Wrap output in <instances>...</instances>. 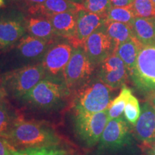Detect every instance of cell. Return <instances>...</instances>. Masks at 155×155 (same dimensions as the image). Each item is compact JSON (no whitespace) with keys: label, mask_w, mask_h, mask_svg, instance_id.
I'll use <instances>...</instances> for the list:
<instances>
[{"label":"cell","mask_w":155,"mask_h":155,"mask_svg":"<svg viewBox=\"0 0 155 155\" xmlns=\"http://www.w3.org/2000/svg\"><path fill=\"white\" fill-rule=\"evenodd\" d=\"M2 138L15 150L41 147H54L61 142L58 134L45 122L16 116Z\"/></svg>","instance_id":"obj_1"},{"label":"cell","mask_w":155,"mask_h":155,"mask_svg":"<svg viewBox=\"0 0 155 155\" xmlns=\"http://www.w3.org/2000/svg\"><path fill=\"white\" fill-rule=\"evenodd\" d=\"M113 91L98 76L91 78L71 95L74 112L93 114L107 110Z\"/></svg>","instance_id":"obj_2"},{"label":"cell","mask_w":155,"mask_h":155,"mask_svg":"<svg viewBox=\"0 0 155 155\" xmlns=\"http://www.w3.org/2000/svg\"><path fill=\"white\" fill-rule=\"evenodd\" d=\"M55 41L43 40L26 34L14 45L5 50V63L9 65L7 71L40 63L48 48Z\"/></svg>","instance_id":"obj_3"},{"label":"cell","mask_w":155,"mask_h":155,"mask_svg":"<svg viewBox=\"0 0 155 155\" xmlns=\"http://www.w3.org/2000/svg\"><path fill=\"white\" fill-rule=\"evenodd\" d=\"M70 96L71 92L63 80L45 78L22 100L32 107L50 110L61 106Z\"/></svg>","instance_id":"obj_4"},{"label":"cell","mask_w":155,"mask_h":155,"mask_svg":"<svg viewBox=\"0 0 155 155\" xmlns=\"http://www.w3.org/2000/svg\"><path fill=\"white\" fill-rule=\"evenodd\" d=\"M45 77V71L40 63L5 72L0 80L7 96L22 99Z\"/></svg>","instance_id":"obj_5"},{"label":"cell","mask_w":155,"mask_h":155,"mask_svg":"<svg viewBox=\"0 0 155 155\" xmlns=\"http://www.w3.org/2000/svg\"><path fill=\"white\" fill-rule=\"evenodd\" d=\"M130 76L140 91H155V43L141 47Z\"/></svg>","instance_id":"obj_6"},{"label":"cell","mask_w":155,"mask_h":155,"mask_svg":"<svg viewBox=\"0 0 155 155\" xmlns=\"http://www.w3.org/2000/svg\"><path fill=\"white\" fill-rule=\"evenodd\" d=\"M27 17L20 9H0V48H11L28 32Z\"/></svg>","instance_id":"obj_7"},{"label":"cell","mask_w":155,"mask_h":155,"mask_svg":"<svg viewBox=\"0 0 155 155\" xmlns=\"http://www.w3.org/2000/svg\"><path fill=\"white\" fill-rule=\"evenodd\" d=\"M94 68L82 47L73 48L63 73V81L71 95L91 78Z\"/></svg>","instance_id":"obj_8"},{"label":"cell","mask_w":155,"mask_h":155,"mask_svg":"<svg viewBox=\"0 0 155 155\" xmlns=\"http://www.w3.org/2000/svg\"><path fill=\"white\" fill-rule=\"evenodd\" d=\"M108 121V109L93 114L75 112V131L87 146L93 147L99 142Z\"/></svg>","instance_id":"obj_9"},{"label":"cell","mask_w":155,"mask_h":155,"mask_svg":"<svg viewBox=\"0 0 155 155\" xmlns=\"http://www.w3.org/2000/svg\"><path fill=\"white\" fill-rule=\"evenodd\" d=\"M73 48L69 41H55L50 45L41 62L45 78L63 80L64 71L71 59Z\"/></svg>","instance_id":"obj_10"},{"label":"cell","mask_w":155,"mask_h":155,"mask_svg":"<svg viewBox=\"0 0 155 155\" xmlns=\"http://www.w3.org/2000/svg\"><path fill=\"white\" fill-rule=\"evenodd\" d=\"M83 48L94 66L99 65L108 56L114 53V45L106 32L105 25L86 39Z\"/></svg>","instance_id":"obj_11"},{"label":"cell","mask_w":155,"mask_h":155,"mask_svg":"<svg viewBox=\"0 0 155 155\" xmlns=\"http://www.w3.org/2000/svg\"><path fill=\"white\" fill-rule=\"evenodd\" d=\"M130 142V132L122 116L108 121L99 141L100 150H119Z\"/></svg>","instance_id":"obj_12"},{"label":"cell","mask_w":155,"mask_h":155,"mask_svg":"<svg viewBox=\"0 0 155 155\" xmlns=\"http://www.w3.org/2000/svg\"><path fill=\"white\" fill-rule=\"evenodd\" d=\"M98 77L113 90L124 86L129 76L127 67L115 53L111 54L100 64Z\"/></svg>","instance_id":"obj_13"},{"label":"cell","mask_w":155,"mask_h":155,"mask_svg":"<svg viewBox=\"0 0 155 155\" xmlns=\"http://www.w3.org/2000/svg\"><path fill=\"white\" fill-rule=\"evenodd\" d=\"M106 17L81 8L78 11L75 35L70 42L74 48L82 47L93 32L106 24Z\"/></svg>","instance_id":"obj_14"},{"label":"cell","mask_w":155,"mask_h":155,"mask_svg":"<svg viewBox=\"0 0 155 155\" xmlns=\"http://www.w3.org/2000/svg\"><path fill=\"white\" fill-rule=\"evenodd\" d=\"M134 127L137 138L145 145L155 143V108L149 102L143 104Z\"/></svg>","instance_id":"obj_15"},{"label":"cell","mask_w":155,"mask_h":155,"mask_svg":"<svg viewBox=\"0 0 155 155\" xmlns=\"http://www.w3.org/2000/svg\"><path fill=\"white\" fill-rule=\"evenodd\" d=\"M82 8L81 5L69 0H46L40 5L32 6L26 9L30 16H39L49 18L53 15L68 11H78Z\"/></svg>","instance_id":"obj_16"},{"label":"cell","mask_w":155,"mask_h":155,"mask_svg":"<svg viewBox=\"0 0 155 155\" xmlns=\"http://www.w3.org/2000/svg\"><path fill=\"white\" fill-rule=\"evenodd\" d=\"M78 11L65 12L48 18L52 23L57 38L66 39L68 41L74 38L76 32Z\"/></svg>","instance_id":"obj_17"},{"label":"cell","mask_w":155,"mask_h":155,"mask_svg":"<svg viewBox=\"0 0 155 155\" xmlns=\"http://www.w3.org/2000/svg\"><path fill=\"white\" fill-rule=\"evenodd\" d=\"M28 34L35 38L48 40H55V36L53 27L47 17L30 16L27 18Z\"/></svg>","instance_id":"obj_18"},{"label":"cell","mask_w":155,"mask_h":155,"mask_svg":"<svg viewBox=\"0 0 155 155\" xmlns=\"http://www.w3.org/2000/svg\"><path fill=\"white\" fill-rule=\"evenodd\" d=\"M131 27L134 38L143 46L155 43V17H136Z\"/></svg>","instance_id":"obj_19"},{"label":"cell","mask_w":155,"mask_h":155,"mask_svg":"<svg viewBox=\"0 0 155 155\" xmlns=\"http://www.w3.org/2000/svg\"><path fill=\"white\" fill-rule=\"evenodd\" d=\"M142 46L137 39L134 38L121 44L114 50V53L124 62L129 75L134 68L137 56Z\"/></svg>","instance_id":"obj_20"},{"label":"cell","mask_w":155,"mask_h":155,"mask_svg":"<svg viewBox=\"0 0 155 155\" xmlns=\"http://www.w3.org/2000/svg\"><path fill=\"white\" fill-rule=\"evenodd\" d=\"M105 27L106 32L111 38L115 49L121 44L134 38L132 27L131 25L106 21Z\"/></svg>","instance_id":"obj_21"},{"label":"cell","mask_w":155,"mask_h":155,"mask_svg":"<svg viewBox=\"0 0 155 155\" xmlns=\"http://www.w3.org/2000/svg\"><path fill=\"white\" fill-rule=\"evenodd\" d=\"M132 94V92L126 86H122L119 94L116 97L108 108V114L109 120L121 117L124 111L129 97Z\"/></svg>","instance_id":"obj_22"},{"label":"cell","mask_w":155,"mask_h":155,"mask_svg":"<svg viewBox=\"0 0 155 155\" xmlns=\"http://www.w3.org/2000/svg\"><path fill=\"white\" fill-rule=\"evenodd\" d=\"M107 21L125 23L132 25L136 18L131 6L129 7H112L106 15Z\"/></svg>","instance_id":"obj_23"},{"label":"cell","mask_w":155,"mask_h":155,"mask_svg":"<svg viewBox=\"0 0 155 155\" xmlns=\"http://www.w3.org/2000/svg\"><path fill=\"white\" fill-rule=\"evenodd\" d=\"M81 5L86 11L104 17L113 7L111 0H83Z\"/></svg>","instance_id":"obj_24"},{"label":"cell","mask_w":155,"mask_h":155,"mask_svg":"<svg viewBox=\"0 0 155 155\" xmlns=\"http://www.w3.org/2000/svg\"><path fill=\"white\" fill-rule=\"evenodd\" d=\"M131 6L136 17H155V5L152 0H134Z\"/></svg>","instance_id":"obj_25"},{"label":"cell","mask_w":155,"mask_h":155,"mask_svg":"<svg viewBox=\"0 0 155 155\" xmlns=\"http://www.w3.org/2000/svg\"><path fill=\"white\" fill-rule=\"evenodd\" d=\"M11 155H65V152L54 147H41L22 150H11Z\"/></svg>","instance_id":"obj_26"},{"label":"cell","mask_w":155,"mask_h":155,"mask_svg":"<svg viewBox=\"0 0 155 155\" xmlns=\"http://www.w3.org/2000/svg\"><path fill=\"white\" fill-rule=\"evenodd\" d=\"M124 114L125 119L129 124L134 126L140 116L141 108L138 100L133 94H131L129 97Z\"/></svg>","instance_id":"obj_27"},{"label":"cell","mask_w":155,"mask_h":155,"mask_svg":"<svg viewBox=\"0 0 155 155\" xmlns=\"http://www.w3.org/2000/svg\"><path fill=\"white\" fill-rule=\"evenodd\" d=\"M16 116L12 115L6 101L0 104V137H3L9 130Z\"/></svg>","instance_id":"obj_28"},{"label":"cell","mask_w":155,"mask_h":155,"mask_svg":"<svg viewBox=\"0 0 155 155\" xmlns=\"http://www.w3.org/2000/svg\"><path fill=\"white\" fill-rule=\"evenodd\" d=\"M7 1L11 3L17 4L19 5L24 6L25 7L28 9L29 7H32V6L38 5H40V4L43 3L46 0H7Z\"/></svg>","instance_id":"obj_29"},{"label":"cell","mask_w":155,"mask_h":155,"mask_svg":"<svg viewBox=\"0 0 155 155\" xmlns=\"http://www.w3.org/2000/svg\"><path fill=\"white\" fill-rule=\"evenodd\" d=\"M14 150L5 139L0 137V155H11V150Z\"/></svg>","instance_id":"obj_30"},{"label":"cell","mask_w":155,"mask_h":155,"mask_svg":"<svg viewBox=\"0 0 155 155\" xmlns=\"http://www.w3.org/2000/svg\"><path fill=\"white\" fill-rule=\"evenodd\" d=\"M114 7H129L132 5L134 0H111Z\"/></svg>","instance_id":"obj_31"},{"label":"cell","mask_w":155,"mask_h":155,"mask_svg":"<svg viewBox=\"0 0 155 155\" xmlns=\"http://www.w3.org/2000/svg\"><path fill=\"white\" fill-rule=\"evenodd\" d=\"M7 96H7V92H6L2 83L1 82V80H0V104L6 101V97Z\"/></svg>","instance_id":"obj_32"},{"label":"cell","mask_w":155,"mask_h":155,"mask_svg":"<svg viewBox=\"0 0 155 155\" xmlns=\"http://www.w3.org/2000/svg\"><path fill=\"white\" fill-rule=\"evenodd\" d=\"M152 105V106L154 108H155V91L151 93L150 94L148 98V101Z\"/></svg>","instance_id":"obj_33"},{"label":"cell","mask_w":155,"mask_h":155,"mask_svg":"<svg viewBox=\"0 0 155 155\" xmlns=\"http://www.w3.org/2000/svg\"><path fill=\"white\" fill-rule=\"evenodd\" d=\"M148 155H155V143L150 145L148 151Z\"/></svg>","instance_id":"obj_34"},{"label":"cell","mask_w":155,"mask_h":155,"mask_svg":"<svg viewBox=\"0 0 155 155\" xmlns=\"http://www.w3.org/2000/svg\"><path fill=\"white\" fill-rule=\"evenodd\" d=\"M6 5L5 0H0V9L5 8Z\"/></svg>","instance_id":"obj_35"},{"label":"cell","mask_w":155,"mask_h":155,"mask_svg":"<svg viewBox=\"0 0 155 155\" xmlns=\"http://www.w3.org/2000/svg\"><path fill=\"white\" fill-rule=\"evenodd\" d=\"M69 1L72 2H73V3L78 4V5H81V4L83 2V0H69Z\"/></svg>","instance_id":"obj_36"},{"label":"cell","mask_w":155,"mask_h":155,"mask_svg":"<svg viewBox=\"0 0 155 155\" xmlns=\"http://www.w3.org/2000/svg\"><path fill=\"white\" fill-rule=\"evenodd\" d=\"M152 2H153V4L155 5V0H152Z\"/></svg>","instance_id":"obj_37"},{"label":"cell","mask_w":155,"mask_h":155,"mask_svg":"<svg viewBox=\"0 0 155 155\" xmlns=\"http://www.w3.org/2000/svg\"><path fill=\"white\" fill-rule=\"evenodd\" d=\"M0 50H1V48H0Z\"/></svg>","instance_id":"obj_38"}]
</instances>
